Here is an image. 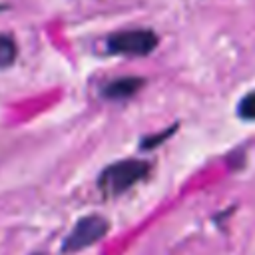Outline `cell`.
Masks as SVG:
<instances>
[{"mask_svg":"<svg viewBox=\"0 0 255 255\" xmlns=\"http://www.w3.org/2000/svg\"><path fill=\"white\" fill-rule=\"evenodd\" d=\"M151 171V163L145 159L129 157L106 165L98 175V189L104 197H118L143 181Z\"/></svg>","mask_w":255,"mask_h":255,"instance_id":"cell-1","label":"cell"},{"mask_svg":"<svg viewBox=\"0 0 255 255\" xmlns=\"http://www.w3.org/2000/svg\"><path fill=\"white\" fill-rule=\"evenodd\" d=\"M175 131H177V124H171V126H169V128H165L163 131H155V133L143 135V137L139 139V149H153V147L161 145L165 139H169Z\"/></svg>","mask_w":255,"mask_h":255,"instance_id":"cell-6","label":"cell"},{"mask_svg":"<svg viewBox=\"0 0 255 255\" xmlns=\"http://www.w3.org/2000/svg\"><path fill=\"white\" fill-rule=\"evenodd\" d=\"M108 231H110V221L104 215H98V213L84 215L76 221L74 229L66 235L60 251L64 255H72L82 249H88V247L96 245L98 241H102L108 235Z\"/></svg>","mask_w":255,"mask_h":255,"instance_id":"cell-3","label":"cell"},{"mask_svg":"<svg viewBox=\"0 0 255 255\" xmlns=\"http://www.w3.org/2000/svg\"><path fill=\"white\" fill-rule=\"evenodd\" d=\"M143 86H145V78H139V76H122V78H114V80L106 82L102 86L100 94H102L104 100L122 102V100L133 98Z\"/></svg>","mask_w":255,"mask_h":255,"instance_id":"cell-4","label":"cell"},{"mask_svg":"<svg viewBox=\"0 0 255 255\" xmlns=\"http://www.w3.org/2000/svg\"><path fill=\"white\" fill-rule=\"evenodd\" d=\"M16 42L10 34H0V68H8L16 60Z\"/></svg>","mask_w":255,"mask_h":255,"instance_id":"cell-5","label":"cell"},{"mask_svg":"<svg viewBox=\"0 0 255 255\" xmlns=\"http://www.w3.org/2000/svg\"><path fill=\"white\" fill-rule=\"evenodd\" d=\"M237 116L245 122H255V90L247 92L237 102Z\"/></svg>","mask_w":255,"mask_h":255,"instance_id":"cell-7","label":"cell"},{"mask_svg":"<svg viewBox=\"0 0 255 255\" xmlns=\"http://www.w3.org/2000/svg\"><path fill=\"white\" fill-rule=\"evenodd\" d=\"M159 44V38L155 32L147 28H131V30H120L108 36L106 50L112 56H129L139 58L151 54Z\"/></svg>","mask_w":255,"mask_h":255,"instance_id":"cell-2","label":"cell"},{"mask_svg":"<svg viewBox=\"0 0 255 255\" xmlns=\"http://www.w3.org/2000/svg\"><path fill=\"white\" fill-rule=\"evenodd\" d=\"M34 255H42V253H34Z\"/></svg>","mask_w":255,"mask_h":255,"instance_id":"cell-8","label":"cell"}]
</instances>
